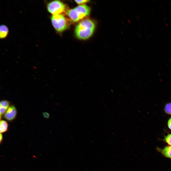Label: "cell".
I'll list each match as a JSON object with an SVG mask.
<instances>
[{"label": "cell", "mask_w": 171, "mask_h": 171, "mask_svg": "<svg viewBox=\"0 0 171 171\" xmlns=\"http://www.w3.org/2000/svg\"><path fill=\"white\" fill-rule=\"evenodd\" d=\"M95 27V23L92 20L88 19H83L76 25L75 33L79 39H87L93 34Z\"/></svg>", "instance_id": "1"}, {"label": "cell", "mask_w": 171, "mask_h": 171, "mask_svg": "<svg viewBox=\"0 0 171 171\" xmlns=\"http://www.w3.org/2000/svg\"><path fill=\"white\" fill-rule=\"evenodd\" d=\"M90 9L86 5H80L67 12L69 17L73 21L77 22L88 15Z\"/></svg>", "instance_id": "2"}, {"label": "cell", "mask_w": 171, "mask_h": 171, "mask_svg": "<svg viewBox=\"0 0 171 171\" xmlns=\"http://www.w3.org/2000/svg\"><path fill=\"white\" fill-rule=\"evenodd\" d=\"M52 24L55 29L59 32L65 30L68 27L66 18L61 14L53 15L51 17Z\"/></svg>", "instance_id": "3"}, {"label": "cell", "mask_w": 171, "mask_h": 171, "mask_svg": "<svg viewBox=\"0 0 171 171\" xmlns=\"http://www.w3.org/2000/svg\"><path fill=\"white\" fill-rule=\"evenodd\" d=\"M48 11L53 15L60 14L65 10L66 6L63 3L58 0L51 1L47 5Z\"/></svg>", "instance_id": "4"}, {"label": "cell", "mask_w": 171, "mask_h": 171, "mask_svg": "<svg viewBox=\"0 0 171 171\" xmlns=\"http://www.w3.org/2000/svg\"><path fill=\"white\" fill-rule=\"evenodd\" d=\"M17 113L15 106L12 105L10 106L4 115V118L9 121H11L16 118Z\"/></svg>", "instance_id": "5"}, {"label": "cell", "mask_w": 171, "mask_h": 171, "mask_svg": "<svg viewBox=\"0 0 171 171\" xmlns=\"http://www.w3.org/2000/svg\"><path fill=\"white\" fill-rule=\"evenodd\" d=\"M10 102L6 100L1 101L0 103V111L2 113L5 112L10 106Z\"/></svg>", "instance_id": "6"}, {"label": "cell", "mask_w": 171, "mask_h": 171, "mask_svg": "<svg viewBox=\"0 0 171 171\" xmlns=\"http://www.w3.org/2000/svg\"><path fill=\"white\" fill-rule=\"evenodd\" d=\"M9 31L8 28L6 25H1L0 26V38L2 39L6 38L8 35Z\"/></svg>", "instance_id": "7"}, {"label": "cell", "mask_w": 171, "mask_h": 171, "mask_svg": "<svg viewBox=\"0 0 171 171\" xmlns=\"http://www.w3.org/2000/svg\"><path fill=\"white\" fill-rule=\"evenodd\" d=\"M158 149L165 156L171 158V146H169L163 149L158 148Z\"/></svg>", "instance_id": "8"}, {"label": "cell", "mask_w": 171, "mask_h": 171, "mask_svg": "<svg viewBox=\"0 0 171 171\" xmlns=\"http://www.w3.org/2000/svg\"><path fill=\"white\" fill-rule=\"evenodd\" d=\"M8 125L7 122L4 120H0V132L2 133L7 132L8 130Z\"/></svg>", "instance_id": "9"}, {"label": "cell", "mask_w": 171, "mask_h": 171, "mask_svg": "<svg viewBox=\"0 0 171 171\" xmlns=\"http://www.w3.org/2000/svg\"><path fill=\"white\" fill-rule=\"evenodd\" d=\"M165 112L167 114L171 115V102L167 103L164 108Z\"/></svg>", "instance_id": "10"}, {"label": "cell", "mask_w": 171, "mask_h": 171, "mask_svg": "<svg viewBox=\"0 0 171 171\" xmlns=\"http://www.w3.org/2000/svg\"><path fill=\"white\" fill-rule=\"evenodd\" d=\"M164 141L171 146V134H169L165 137Z\"/></svg>", "instance_id": "11"}, {"label": "cell", "mask_w": 171, "mask_h": 171, "mask_svg": "<svg viewBox=\"0 0 171 171\" xmlns=\"http://www.w3.org/2000/svg\"><path fill=\"white\" fill-rule=\"evenodd\" d=\"M89 0H75V1L76 3L80 5H84V4L89 2Z\"/></svg>", "instance_id": "12"}, {"label": "cell", "mask_w": 171, "mask_h": 171, "mask_svg": "<svg viewBox=\"0 0 171 171\" xmlns=\"http://www.w3.org/2000/svg\"><path fill=\"white\" fill-rule=\"evenodd\" d=\"M43 115L44 117L46 119H48L49 118L50 115L49 113L47 112H44L43 113Z\"/></svg>", "instance_id": "13"}, {"label": "cell", "mask_w": 171, "mask_h": 171, "mask_svg": "<svg viewBox=\"0 0 171 171\" xmlns=\"http://www.w3.org/2000/svg\"><path fill=\"white\" fill-rule=\"evenodd\" d=\"M168 125L169 128L171 129V118H170L168 120Z\"/></svg>", "instance_id": "14"}, {"label": "cell", "mask_w": 171, "mask_h": 171, "mask_svg": "<svg viewBox=\"0 0 171 171\" xmlns=\"http://www.w3.org/2000/svg\"><path fill=\"white\" fill-rule=\"evenodd\" d=\"M3 136L2 134V133H0V142L1 143L3 140Z\"/></svg>", "instance_id": "15"}]
</instances>
